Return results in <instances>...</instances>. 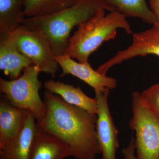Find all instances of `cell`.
<instances>
[{"mask_svg": "<svg viewBox=\"0 0 159 159\" xmlns=\"http://www.w3.org/2000/svg\"><path fill=\"white\" fill-rule=\"evenodd\" d=\"M46 113L38 123L44 130L68 144L76 159H96L101 154L97 138V115L71 105L47 91Z\"/></svg>", "mask_w": 159, "mask_h": 159, "instance_id": "1", "label": "cell"}, {"mask_svg": "<svg viewBox=\"0 0 159 159\" xmlns=\"http://www.w3.org/2000/svg\"><path fill=\"white\" fill-rule=\"evenodd\" d=\"M100 9L116 11L102 0H79L73 6L51 14L26 17L21 25L42 33L48 41L53 54L59 56L65 53L72 29Z\"/></svg>", "mask_w": 159, "mask_h": 159, "instance_id": "2", "label": "cell"}, {"mask_svg": "<svg viewBox=\"0 0 159 159\" xmlns=\"http://www.w3.org/2000/svg\"><path fill=\"white\" fill-rule=\"evenodd\" d=\"M126 17L119 11L106 15L105 9H99L77 26V31L70 37L64 54L80 63L89 62L90 55L102 43L115 38L117 29H123L128 34L133 33Z\"/></svg>", "mask_w": 159, "mask_h": 159, "instance_id": "3", "label": "cell"}, {"mask_svg": "<svg viewBox=\"0 0 159 159\" xmlns=\"http://www.w3.org/2000/svg\"><path fill=\"white\" fill-rule=\"evenodd\" d=\"M23 72L17 79L8 80L0 78V91L10 104L29 111L40 123L46 113L45 103L39 94L42 84L39 75L41 71L33 65L24 69Z\"/></svg>", "mask_w": 159, "mask_h": 159, "instance_id": "4", "label": "cell"}, {"mask_svg": "<svg viewBox=\"0 0 159 159\" xmlns=\"http://www.w3.org/2000/svg\"><path fill=\"white\" fill-rule=\"evenodd\" d=\"M133 116L130 128L135 132L137 159H159V121L138 91L132 93Z\"/></svg>", "mask_w": 159, "mask_h": 159, "instance_id": "5", "label": "cell"}, {"mask_svg": "<svg viewBox=\"0 0 159 159\" xmlns=\"http://www.w3.org/2000/svg\"><path fill=\"white\" fill-rule=\"evenodd\" d=\"M19 51L39 67L42 72L54 77L60 66L54 59L48 41L38 31L21 25L12 33Z\"/></svg>", "mask_w": 159, "mask_h": 159, "instance_id": "6", "label": "cell"}, {"mask_svg": "<svg viewBox=\"0 0 159 159\" xmlns=\"http://www.w3.org/2000/svg\"><path fill=\"white\" fill-rule=\"evenodd\" d=\"M109 92L110 89L95 92L99 110L96 129L102 159H116V154L119 147L117 137L118 131L109 108Z\"/></svg>", "mask_w": 159, "mask_h": 159, "instance_id": "7", "label": "cell"}, {"mask_svg": "<svg viewBox=\"0 0 159 159\" xmlns=\"http://www.w3.org/2000/svg\"><path fill=\"white\" fill-rule=\"evenodd\" d=\"M149 54L159 57V24L154 25L145 31L134 33L130 45L125 50L118 51L115 56L99 66L97 70L106 75L114 66L137 56Z\"/></svg>", "mask_w": 159, "mask_h": 159, "instance_id": "8", "label": "cell"}, {"mask_svg": "<svg viewBox=\"0 0 159 159\" xmlns=\"http://www.w3.org/2000/svg\"><path fill=\"white\" fill-rule=\"evenodd\" d=\"M54 57L60 67L62 69V73L60 76L61 77L70 74L86 83L93 88L95 92H103L116 87V80L95 70L89 62H77L66 54L54 55Z\"/></svg>", "mask_w": 159, "mask_h": 159, "instance_id": "9", "label": "cell"}, {"mask_svg": "<svg viewBox=\"0 0 159 159\" xmlns=\"http://www.w3.org/2000/svg\"><path fill=\"white\" fill-rule=\"evenodd\" d=\"M70 157H73L71 147L44 130L37 123L29 159H65Z\"/></svg>", "mask_w": 159, "mask_h": 159, "instance_id": "10", "label": "cell"}, {"mask_svg": "<svg viewBox=\"0 0 159 159\" xmlns=\"http://www.w3.org/2000/svg\"><path fill=\"white\" fill-rule=\"evenodd\" d=\"M36 121L34 116L29 111L19 133L13 139L0 146L1 159H29L37 129Z\"/></svg>", "mask_w": 159, "mask_h": 159, "instance_id": "11", "label": "cell"}, {"mask_svg": "<svg viewBox=\"0 0 159 159\" xmlns=\"http://www.w3.org/2000/svg\"><path fill=\"white\" fill-rule=\"evenodd\" d=\"M33 65L17 48L12 34L0 35V69L11 80L19 78L24 69Z\"/></svg>", "mask_w": 159, "mask_h": 159, "instance_id": "12", "label": "cell"}, {"mask_svg": "<svg viewBox=\"0 0 159 159\" xmlns=\"http://www.w3.org/2000/svg\"><path fill=\"white\" fill-rule=\"evenodd\" d=\"M43 86L47 91L60 96L69 104L80 107L90 113L98 115L99 110L97 99L87 96L80 88L52 79L47 80Z\"/></svg>", "mask_w": 159, "mask_h": 159, "instance_id": "13", "label": "cell"}, {"mask_svg": "<svg viewBox=\"0 0 159 159\" xmlns=\"http://www.w3.org/2000/svg\"><path fill=\"white\" fill-rule=\"evenodd\" d=\"M29 111L15 107L6 100L0 102V146L17 135Z\"/></svg>", "mask_w": 159, "mask_h": 159, "instance_id": "14", "label": "cell"}, {"mask_svg": "<svg viewBox=\"0 0 159 159\" xmlns=\"http://www.w3.org/2000/svg\"><path fill=\"white\" fill-rule=\"evenodd\" d=\"M25 16L24 0H0V35L12 34Z\"/></svg>", "mask_w": 159, "mask_h": 159, "instance_id": "15", "label": "cell"}, {"mask_svg": "<svg viewBox=\"0 0 159 159\" xmlns=\"http://www.w3.org/2000/svg\"><path fill=\"white\" fill-rule=\"evenodd\" d=\"M112 7L116 11L126 17L141 19L148 24H159L155 15L148 8L145 0H102Z\"/></svg>", "mask_w": 159, "mask_h": 159, "instance_id": "16", "label": "cell"}, {"mask_svg": "<svg viewBox=\"0 0 159 159\" xmlns=\"http://www.w3.org/2000/svg\"><path fill=\"white\" fill-rule=\"evenodd\" d=\"M79 0H24L27 17L41 16L73 6Z\"/></svg>", "mask_w": 159, "mask_h": 159, "instance_id": "17", "label": "cell"}, {"mask_svg": "<svg viewBox=\"0 0 159 159\" xmlns=\"http://www.w3.org/2000/svg\"><path fill=\"white\" fill-rule=\"evenodd\" d=\"M141 97L145 105L159 121V84L143 91Z\"/></svg>", "mask_w": 159, "mask_h": 159, "instance_id": "18", "label": "cell"}, {"mask_svg": "<svg viewBox=\"0 0 159 159\" xmlns=\"http://www.w3.org/2000/svg\"><path fill=\"white\" fill-rule=\"evenodd\" d=\"M134 141V137H132L128 146L122 149V153L125 159H137L135 155V147Z\"/></svg>", "mask_w": 159, "mask_h": 159, "instance_id": "19", "label": "cell"}, {"mask_svg": "<svg viewBox=\"0 0 159 159\" xmlns=\"http://www.w3.org/2000/svg\"><path fill=\"white\" fill-rule=\"evenodd\" d=\"M151 9L159 22V0H149Z\"/></svg>", "mask_w": 159, "mask_h": 159, "instance_id": "20", "label": "cell"}]
</instances>
